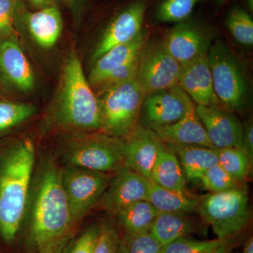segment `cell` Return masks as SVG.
<instances>
[{"label": "cell", "instance_id": "cell-1", "mask_svg": "<svg viewBox=\"0 0 253 253\" xmlns=\"http://www.w3.org/2000/svg\"><path fill=\"white\" fill-rule=\"evenodd\" d=\"M35 162V146L30 139L10 150L0 165V235L14 241L22 223Z\"/></svg>", "mask_w": 253, "mask_h": 253}, {"label": "cell", "instance_id": "cell-2", "mask_svg": "<svg viewBox=\"0 0 253 253\" xmlns=\"http://www.w3.org/2000/svg\"><path fill=\"white\" fill-rule=\"evenodd\" d=\"M32 208L31 239L38 249L71 233L75 225L61 181V169L53 161L42 168Z\"/></svg>", "mask_w": 253, "mask_h": 253}, {"label": "cell", "instance_id": "cell-3", "mask_svg": "<svg viewBox=\"0 0 253 253\" xmlns=\"http://www.w3.org/2000/svg\"><path fill=\"white\" fill-rule=\"evenodd\" d=\"M54 115L59 124L69 129L99 131L101 127L97 96L75 53L69 55L65 64Z\"/></svg>", "mask_w": 253, "mask_h": 253}, {"label": "cell", "instance_id": "cell-4", "mask_svg": "<svg viewBox=\"0 0 253 253\" xmlns=\"http://www.w3.org/2000/svg\"><path fill=\"white\" fill-rule=\"evenodd\" d=\"M101 127L107 135L126 139L138 126L144 94L136 79L99 91Z\"/></svg>", "mask_w": 253, "mask_h": 253}, {"label": "cell", "instance_id": "cell-5", "mask_svg": "<svg viewBox=\"0 0 253 253\" xmlns=\"http://www.w3.org/2000/svg\"><path fill=\"white\" fill-rule=\"evenodd\" d=\"M198 212L217 239H229L249 223L251 211L247 189L241 184L222 192L210 193L200 200Z\"/></svg>", "mask_w": 253, "mask_h": 253}, {"label": "cell", "instance_id": "cell-6", "mask_svg": "<svg viewBox=\"0 0 253 253\" xmlns=\"http://www.w3.org/2000/svg\"><path fill=\"white\" fill-rule=\"evenodd\" d=\"M125 140L100 131L73 138L64 156L70 166L109 174L125 167Z\"/></svg>", "mask_w": 253, "mask_h": 253}, {"label": "cell", "instance_id": "cell-7", "mask_svg": "<svg viewBox=\"0 0 253 253\" xmlns=\"http://www.w3.org/2000/svg\"><path fill=\"white\" fill-rule=\"evenodd\" d=\"M207 56L213 86L221 105L231 111L242 109L249 85L239 60L220 40L212 43Z\"/></svg>", "mask_w": 253, "mask_h": 253}, {"label": "cell", "instance_id": "cell-8", "mask_svg": "<svg viewBox=\"0 0 253 253\" xmlns=\"http://www.w3.org/2000/svg\"><path fill=\"white\" fill-rule=\"evenodd\" d=\"M61 181L76 223L99 203L111 178L106 173L68 165L61 169Z\"/></svg>", "mask_w": 253, "mask_h": 253}, {"label": "cell", "instance_id": "cell-9", "mask_svg": "<svg viewBox=\"0 0 253 253\" xmlns=\"http://www.w3.org/2000/svg\"><path fill=\"white\" fill-rule=\"evenodd\" d=\"M180 70L163 41H146L139 53L135 79L146 96L178 84Z\"/></svg>", "mask_w": 253, "mask_h": 253}, {"label": "cell", "instance_id": "cell-10", "mask_svg": "<svg viewBox=\"0 0 253 253\" xmlns=\"http://www.w3.org/2000/svg\"><path fill=\"white\" fill-rule=\"evenodd\" d=\"M151 1L127 0L116 10L95 48L91 58L92 63L111 48L131 41L144 31Z\"/></svg>", "mask_w": 253, "mask_h": 253}, {"label": "cell", "instance_id": "cell-11", "mask_svg": "<svg viewBox=\"0 0 253 253\" xmlns=\"http://www.w3.org/2000/svg\"><path fill=\"white\" fill-rule=\"evenodd\" d=\"M212 26L192 16L174 23L163 40L166 49L181 66L208 55L212 45Z\"/></svg>", "mask_w": 253, "mask_h": 253}, {"label": "cell", "instance_id": "cell-12", "mask_svg": "<svg viewBox=\"0 0 253 253\" xmlns=\"http://www.w3.org/2000/svg\"><path fill=\"white\" fill-rule=\"evenodd\" d=\"M196 112L213 148H241L244 126L230 110L222 105H197Z\"/></svg>", "mask_w": 253, "mask_h": 253}, {"label": "cell", "instance_id": "cell-13", "mask_svg": "<svg viewBox=\"0 0 253 253\" xmlns=\"http://www.w3.org/2000/svg\"><path fill=\"white\" fill-rule=\"evenodd\" d=\"M186 96L178 84L146 95L140 112L144 126L154 130L179 121L185 113Z\"/></svg>", "mask_w": 253, "mask_h": 253}, {"label": "cell", "instance_id": "cell-14", "mask_svg": "<svg viewBox=\"0 0 253 253\" xmlns=\"http://www.w3.org/2000/svg\"><path fill=\"white\" fill-rule=\"evenodd\" d=\"M149 187V180L124 167L111 179L109 186L99 200L100 206L115 214L133 203L146 200Z\"/></svg>", "mask_w": 253, "mask_h": 253}, {"label": "cell", "instance_id": "cell-15", "mask_svg": "<svg viewBox=\"0 0 253 253\" xmlns=\"http://www.w3.org/2000/svg\"><path fill=\"white\" fill-rule=\"evenodd\" d=\"M161 141L152 129L138 125L125 139V167L150 181Z\"/></svg>", "mask_w": 253, "mask_h": 253}, {"label": "cell", "instance_id": "cell-16", "mask_svg": "<svg viewBox=\"0 0 253 253\" xmlns=\"http://www.w3.org/2000/svg\"><path fill=\"white\" fill-rule=\"evenodd\" d=\"M207 56L181 66L178 84L197 105H221L213 86Z\"/></svg>", "mask_w": 253, "mask_h": 253}, {"label": "cell", "instance_id": "cell-17", "mask_svg": "<svg viewBox=\"0 0 253 253\" xmlns=\"http://www.w3.org/2000/svg\"><path fill=\"white\" fill-rule=\"evenodd\" d=\"M160 139L167 144L196 145L213 148L202 123L196 112V106L189 96L186 98L184 116L169 126L154 130Z\"/></svg>", "mask_w": 253, "mask_h": 253}, {"label": "cell", "instance_id": "cell-18", "mask_svg": "<svg viewBox=\"0 0 253 253\" xmlns=\"http://www.w3.org/2000/svg\"><path fill=\"white\" fill-rule=\"evenodd\" d=\"M11 38L0 41V71L20 90L31 91L36 83L34 72L22 49Z\"/></svg>", "mask_w": 253, "mask_h": 253}, {"label": "cell", "instance_id": "cell-19", "mask_svg": "<svg viewBox=\"0 0 253 253\" xmlns=\"http://www.w3.org/2000/svg\"><path fill=\"white\" fill-rule=\"evenodd\" d=\"M146 38L147 33L144 30L134 39L111 48L96 60L87 79L90 86H99L113 71L137 57L147 41Z\"/></svg>", "mask_w": 253, "mask_h": 253}, {"label": "cell", "instance_id": "cell-20", "mask_svg": "<svg viewBox=\"0 0 253 253\" xmlns=\"http://www.w3.org/2000/svg\"><path fill=\"white\" fill-rule=\"evenodd\" d=\"M25 21L35 41L45 49L55 45L62 32V17L55 4L26 13Z\"/></svg>", "mask_w": 253, "mask_h": 253}, {"label": "cell", "instance_id": "cell-21", "mask_svg": "<svg viewBox=\"0 0 253 253\" xmlns=\"http://www.w3.org/2000/svg\"><path fill=\"white\" fill-rule=\"evenodd\" d=\"M166 144L175 154L185 177L189 180H200L208 169L218 163L214 148L196 145Z\"/></svg>", "mask_w": 253, "mask_h": 253}, {"label": "cell", "instance_id": "cell-22", "mask_svg": "<svg viewBox=\"0 0 253 253\" xmlns=\"http://www.w3.org/2000/svg\"><path fill=\"white\" fill-rule=\"evenodd\" d=\"M150 181L164 189L186 192V177L180 163L175 154L162 141Z\"/></svg>", "mask_w": 253, "mask_h": 253}, {"label": "cell", "instance_id": "cell-23", "mask_svg": "<svg viewBox=\"0 0 253 253\" xmlns=\"http://www.w3.org/2000/svg\"><path fill=\"white\" fill-rule=\"evenodd\" d=\"M199 231V224L184 213L159 212L149 232L163 246Z\"/></svg>", "mask_w": 253, "mask_h": 253}, {"label": "cell", "instance_id": "cell-24", "mask_svg": "<svg viewBox=\"0 0 253 253\" xmlns=\"http://www.w3.org/2000/svg\"><path fill=\"white\" fill-rule=\"evenodd\" d=\"M146 201L158 212L189 214L197 212L200 204V200L189 196L186 192L164 189L151 181Z\"/></svg>", "mask_w": 253, "mask_h": 253}, {"label": "cell", "instance_id": "cell-25", "mask_svg": "<svg viewBox=\"0 0 253 253\" xmlns=\"http://www.w3.org/2000/svg\"><path fill=\"white\" fill-rule=\"evenodd\" d=\"M158 213L151 203L141 200L126 206L113 215L126 234L133 235L149 231Z\"/></svg>", "mask_w": 253, "mask_h": 253}, {"label": "cell", "instance_id": "cell-26", "mask_svg": "<svg viewBox=\"0 0 253 253\" xmlns=\"http://www.w3.org/2000/svg\"><path fill=\"white\" fill-rule=\"evenodd\" d=\"M204 0H152V17L159 23H176L192 16Z\"/></svg>", "mask_w": 253, "mask_h": 253}, {"label": "cell", "instance_id": "cell-27", "mask_svg": "<svg viewBox=\"0 0 253 253\" xmlns=\"http://www.w3.org/2000/svg\"><path fill=\"white\" fill-rule=\"evenodd\" d=\"M224 25L233 38L242 45L253 44V16L241 4L231 6L226 13Z\"/></svg>", "mask_w": 253, "mask_h": 253}, {"label": "cell", "instance_id": "cell-28", "mask_svg": "<svg viewBox=\"0 0 253 253\" xmlns=\"http://www.w3.org/2000/svg\"><path fill=\"white\" fill-rule=\"evenodd\" d=\"M215 149L218 164L236 180H246L252 170L253 160L240 147Z\"/></svg>", "mask_w": 253, "mask_h": 253}, {"label": "cell", "instance_id": "cell-29", "mask_svg": "<svg viewBox=\"0 0 253 253\" xmlns=\"http://www.w3.org/2000/svg\"><path fill=\"white\" fill-rule=\"evenodd\" d=\"M228 242L229 239L197 240L186 236L163 246L161 253H212Z\"/></svg>", "mask_w": 253, "mask_h": 253}, {"label": "cell", "instance_id": "cell-30", "mask_svg": "<svg viewBox=\"0 0 253 253\" xmlns=\"http://www.w3.org/2000/svg\"><path fill=\"white\" fill-rule=\"evenodd\" d=\"M32 105L13 101H0V131L26 121L35 113Z\"/></svg>", "mask_w": 253, "mask_h": 253}, {"label": "cell", "instance_id": "cell-31", "mask_svg": "<svg viewBox=\"0 0 253 253\" xmlns=\"http://www.w3.org/2000/svg\"><path fill=\"white\" fill-rule=\"evenodd\" d=\"M163 246L149 231L141 234H126L121 238L117 253H161Z\"/></svg>", "mask_w": 253, "mask_h": 253}, {"label": "cell", "instance_id": "cell-32", "mask_svg": "<svg viewBox=\"0 0 253 253\" xmlns=\"http://www.w3.org/2000/svg\"><path fill=\"white\" fill-rule=\"evenodd\" d=\"M199 181L210 193L222 192L241 185L240 181L234 179L218 163L208 169Z\"/></svg>", "mask_w": 253, "mask_h": 253}, {"label": "cell", "instance_id": "cell-33", "mask_svg": "<svg viewBox=\"0 0 253 253\" xmlns=\"http://www.w3.org/2000/svg\"><path fill=\"white\" fill-rule=\"evenodd\" d=\"M121 236L116 226L109 221L100 224L99 236L93 253H117Z\"/></svg>", "mask_w": 253, "mask_h": 253}, {"label": "cell", "instance_id": "cell-34", "mask_svg": "<svg viewBox=\"0 0 253 253\" xmlns=\"http://www.w3.org/2000/svg\"><path fill=\"white\" fill-rule=\"evenodd\" d=\"M100 224L89 226L74 242L63 249L62 253H93L99 236Z\"/></svg>", "mask_w": 253, "mask_h": 253}, {"label": "cell", "instance_id": "cell-35", "mask_svg": "<svg viewBox=\"0 0 253 253\" xmlns=\"http://www.w3.org/2000/svg\"><path fill=\"white\" fill-rule=\"evenodd\" d=\"M138 60H139V56L113 71L99 86L100 90L111 86L121 84L125 82L135 79L136 71H137Z\"/></svg>", "mask_w": 253, "mask_h": 253}, {"label": "cell", "instance_id": "cell-36", "mask_svg": "<svg viewBox=\"0 0 253 253\" xmlns=\"http://www.w3.org/2000/svg\"><path fill=\"white\" fill-rule=\"evenodd\" d=\"M16 0H0V37L13 36Z\"/></svg>", "mask_w": 253, "mask_h": 253}, {"label": "cell", "instance_id": "cell-37", "mask_svg": "<svg viewBox=\"0 0 253 253\" xmlns=\"http://www.w3.org/2000/svg\"><path fill=\"white\" fill-rule=\"evenodd\" d=\"M71 234H67L60 237L59 239L53 240L46 243L44 246H41L39 250V253H62L68 241L71 239Z\"/></svg>", "mask_w": 253, "mask_h": 253}, {"label": "cell", "instance_id": "cell-38", "mask_svg": "<svg viewBox=\"0 0 253 253\" xmlns=\"http://www.w3.org/2000/svg\"><path fill=\"white\" fill-rule=\"evenodd\" d=\"M241 149L249 155L251 159L253 160V123L252 119H250L244 126Z\"/></svg>", "mask_w": 253, "mask_h": 253}, {"label": "cell", "instance_id": "cell-39", "mask_svg": "<svg viewBox=\"0 0 253 253\" xmlns=\"http://www.w3.org/2000/svg\"><path fill=\"white\" fill-rule=\"evenodd\" d=\"M29 1L33 7L39 9L54 5L53 0H29Z\"/></svg>", "mask_w": 253, "mask_h": 253}, {"label": "cell", "instance_id": "cell-40", "mask_svg": "<svg viewBox=\"0 0 253 253\" xmlns=\"http://www.w3.org/2000/svg\"><path fill=\"white\" fill-rule=\"evenodd\" d=\"M242 253H253V238L252 236L245 243Z\"/></svg>", "mask_w": 253, "mask_h": 253}, {"label": "cell", "instance_id": "cell-41", "mask_svg": "<svg viewBox=\"0 0 253 253\" xmlns=\"http://www.w3.org/2000/svg\"><path fill=\"white\" fill-rule=\"evenodd\" d=\"M243 1H244V7L253 16V0H243Z\"/></svg>", "mask_w": 253, "mask_h": 253}, {"label": "cell", "instance_id": "cell-42", "mask_svg": "<svg viewBox=\"0 0 253 253\" xmlns=\"http://www.w3.org/2000/svg\"><path fill=\"white\" fill-rule=\"evenodd\" d=\"M212 253H229V247L228 246V244H226Z\"/></svg>", "mask_w": 253, "mask_h": 253}, {"label": "cell", "instance_id": "cell-43", "mask_svg": "<svg viewBox=\"0 0 253 253\" xmlns=\"http://www.w3.org/2000/svg\"><path fill=\"white\" fill-rule=\"evenodd\" d=\"M214 1L217 6H224V5H225L229 0H214Z\"/></svg>", "mask_w": 253, "mask_h": 253}, {"label": "cell", "instance_id": "cell-44", "mask_svg": "<svg viewBox=\"0 0 253 253\" xmlns=\"http://www.w3.org/2000/svg\"><path fill=\"white\" fill-rule=\"evenodd\" d=\"M63 1H64L65 3H66L68 6H75L78 0H63Z\"/></svg>", "mask_w": 253, "mask_h": 253}]
</instances>
